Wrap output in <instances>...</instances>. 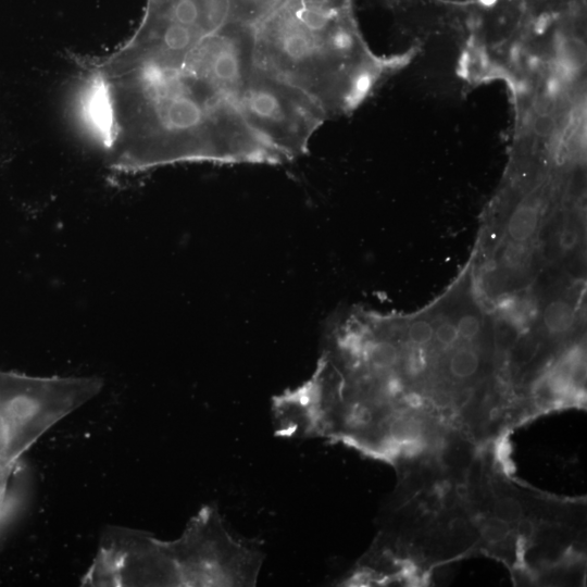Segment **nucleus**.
<instances>
[{"mask_svg": "<svg viewBox=\"0 0 587 587\" xmlns=\"http://www.w3.org/2000/svg\"><path fill=\"white\" fill-rule=\"evenodd\" d=\"M524 253L525 248L522 246V242L511 243L504 251V262L510 266H514L523 259Z\"/></svg>", "mask_w": 587, "mask_h": 587, "instance_id": "17", "label": "nucleus"}, {"mask_svg": "<svg viewBox=\"0 0 587 587\" xmlns=\"http://www.w3.org/2000/svg\"><path fill=\"white\" fill-rule=\"evenodd\" d=\"M517 532L523 539L528 538L534 533L533 524L529 521L520 520L517 525Z\"/></svg>", "mask_w": 587, "mask_h": 587, "instance_id": "18", "label": "nucleus"}, {"mask_svg": "<svg viewBox=\"0 0 587 587\" xmlns=\"http://www.w3.org/2000/svg\"><path fill=\"white\" fill-rule=\"evenodd\" d=\"M510 533L509 523L495 516L487 519L482 526V535L489 542H499Z\"/></svg>", "mask_w": 587, "mask_h": 587, "instance_id": "11", "label": "nucleus"}, {"mask_svg": "<svg viewBox=\"0 0 587 587\" xmlns=\"http://www.w3.org/2000/svg\"><path fill=\"white\" fill-rule=\"evenodd\" d=\"M437 341L444 346H452L459 339L457 326L451 323L440 324L435 332Z\"/></svg>", "mask_w": 587, "mask_h": 587, "instance_id": "16", "label": "nucleus"}, {"mask_svg": "<svg viewBox=\"0 0 587 587\" xmlns=\"http://www.w3.org/2000/svg\"><path fill=\"white\" fill-rule=\"evenodd\" d=\"M254 62L308 96L326 117L355 110L377 85L413 55H376L350 7L284 0L254 26Z\"/></svg>", "mask_w": 587, "mask_h": 587, "instance_id": "1", "label": "nucleus"}, {"mask_svg": "<svg viewBox=\"0 0 587 587\" xmlns=\"http://www.w3.org/2000/svg\"><path fill=\"white\" fill-rule=\"evenodd\" d=\"M242 110L250 126L284 161L305 153L311 137L327 118L308 96L257 64L243 93Z\"/></svg>", "mask_w": 587, "mask_h": 587, "instance_id": "4", "label": "nucleus"}, {"mask_svg": "<svg viewBox=\"0 0 587 587\" xmlns=\"http://www.w3.org/2000/svg\"><path fill=\"white\" fill-rule=\"evenodd\" d=\"M434 336V328L428 321L416 320L409 325L408 337L415 346L428 344Z\"/></svg>", "mask_w": 587, "mask_h": 587, "instance_id": "13", "label": "nucleus"}, {"mask_svg": "<svg viewBox=\"0 0 587 587\" xmlns=\"http://www.w3.org/2000/svg\"><path fill=\"white\" fill-rule=\"evenodd\" d=\"M263 553L234 538L213 505L163 541L145 532L111 527L82 579L87 586H254Z\"/></svg>", "mask_w": 587, "mask_h": 587, "instance_id": "2", "label": "nucleus"}, {"mask_svg": "<svg viewBox=\"0 0 587 587\" xmlns=\"http://www.w3.org/2000/svg\"><path fill=\"white\" fill-rule=\"evenodd\" d=\"M448 366L453 377L460 379L469 378L478 370V353L471 348H461L451 355Z\"/></svg>", "mask_w": 587, "mask_h": 587, "instance_id": "10", "label": "nucleus"}, {"mask_svg": "<svg viewBox=\"0 0 587 587\" xmlns=\"http://www.w3.org/2000/svg\"><path fill=\"white\" fill-rule=\"evenodd\" d=\"M465 7L467 80L502 77L512 82L533 26L527 0H470Z\"/></svg>", "mask_w": 587, "mask_h": 587, "instance_id": "5", "label": "nucleus"}, {"mask_svg": "<svg viewBox=\"0 0 587 587\" xmlns=\"http://www.w3.org/2000/svg\"><path fill=\"white\" fill-rule=\"evenodd\" d=\"M284 0H229L232 22L255 26Z\"/></svg>", "mask_w": 587, "mask_h": 587, "instance_id": "7", "label": "nucleus"}, {"mask_svg": "<svg viewBox=\"0 0 587 587\" xmlns=\"http://www.w3.org/2000/svg\"><path fill=\"white\" fill-rule=\"evenodd\" d=\"M425 352L421 348L411 350L405 360V370L408 374L415 376L420 374L425 369Z\"/></svg>", "mask_w": 587, "mask_h": 587, "instance_id": "15", "label": "nucleus"}, {"mask_svg": "<svg viewBox=\"0 0 587 587\" xmlns=\"http://www.w3.org/2000/svg\"><path fill=\"white\" fill-rule=\"evenodd\" d=\"M577 241V234L575 230H565L562 234L561 242L565 248H571Z\"/></svg>", "mask_w": 587, "mask_h": 587, "instance_id": "19", "label": "nucleus"}, {"mask_svg": "<svg viewBox=\"0 0 587 587\" xmlns=\"http://www.w3.org/2000/svg\"><path fill=\"white\" fill-rule=\"evenodd\" d=\"M574 308L565 299L550 301L544 310L542 321L549 333L554 335L564 334L574 324Z\"/></svg>", "mask_w": 587, "mask_h": 587, "instance_id": "8", "label": "nucleus"}, {"mask_svg": "<svg viewBox=\"0 0 587 587\" xmlns=\"http://www.w3.org/2000/svg\"><path fill=\"white\" fill-rule=\"evenodd\" d=\"M496 516L508 522H519L522 517L523 509L521 503L510 497H504L495 504Z\"/></svg>", "mask_w": 587, "mask_h": 587, "instance_id": "12", "label": "nucleus"}, {"mask_svg": "<svg viewBox=\"0 0 587 587\" xmlns=\"http://www.w3.org/2000/svg\"><path fill=\"white\" fill-rule=\"evenodd\" d=\"M95 376L38 377L0 371V524L14 505L22 457L54 424L97 396Z\"/></svg>", "mask_w": 587, "mask_h": 587, "instance_id": "3", "label": "nucleus"}, {"mask_svg": "<svg viewBox=\"0 0 587 587\" xmlns=\"http://www.w3.org/2000/svg\"><path fill=\"white\" fill-rule=\"evenodd\" d=\"M480 327V320L477 315L472 313L462 315L457 323L459 336L467 340L475 338L478 335Z\"/></svg>", "mask_w": 587, "mask_h": 587, "instance_id": "14", "label": "nucleus"}, {"mask_svg": "<svg viewBox=\"0 0 587 587\" xmlns=\"http://www.w3.org/2000/svg\"><path fill=\"white\" fill-rule=\"evenodd\" d=\"M538 221V202L534 197L528 198L513 210L508 221V234L515 242L526 241L536 232Z\"/></svg>", "mask_w": 587, "mask_h": 587, "instance_id": "6", "label": "nucleus"}, {"mask_svg": "<svg viewBox=\"0 0 587 587\" xmlns=\"http://www.w3.org/2000/svg\"><path fill=\"white\" fill-rule=\"evenodd\" d=\"M533 24L559 17L576 8L585 5L584 0H527Z\"/></svg>", "mask_w": 587, "mask_h": 587, "instance_id": "9", "label": "nucleus"}]
</instances>
